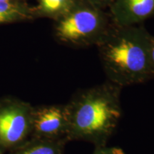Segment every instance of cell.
<instances>
[{"instance_id": "cell-1", "label": "cell", "mask_w": 154, "mask_h": 154, "mask_svg": "<svg viewBox=\"0 0 154 154\" xmlns=\"http://www.w3.org/2000/svg\"><path fill=\"white\" fill-rule=\"evenodd\" d=\"M121 88L107 81L77 91L66 104L68 141L85 140L96 146L106 145L122 115Z\"/></svg>"}, {"instance_id": "cell-2", "label": "cell", "mask_w": 154, "mask_h": 154, "mask_svg": "<svg viewBox=\"0 0 154 154\" xmlns=\"http://www.w3.org/2000/svg\"><path fill=\"white\" fill-rule=\"evenodd\" d=\"M151 36L143 26L113 25L96 45L108 81L123 87L154 76L150 59Z\"/></svg>"}, {"instance_id": "cell-3", "label": "cell", "mask_w": 154, "mask_h": 154, "mask_svg": "<svg viewBox=\"0 0 154 154\" xmlns=\"http://www.w3.org/2000/svg\"><path fill=\"white\" fill-rule=\"evenodd\" d=\"M109 11L79 1L68 14L55 21L54 36L74 48L96 46L113 27Z\"/></svg>"}, {"instance_id": "cell-4", "label": "cell", "mask_w": 154, "mask_h": 154, "mask_svg": "<svg viewBox=\"0 0 154 154\" xmlns=\"http://www.w3.org/2000/svg\"><path fill=\"white\" fill-rule=\"evenodd\" d=\"M33 108L14 96L0 98V154L9 153L31 138Z\"/></svg>"}, {"instance_id": "cell-5", "label": "cell", "mask_w": 154, "mask_h": 154, "mask_svg": "<svg viewBox=\"0 0 154 154\" xmlns=\"http://www.w3.org/2000/svg\"><path fill=\"white\" fill-rule=\"evenodd\" d=\"M68 127L66 104L34 106L31 138L65 140L68 142Z\"/></svg>"}, {"instance_id": "cell-6", "label": "cell", "mask_w": 154, "mask_h": 154, "mask_svg": "<svg viewBox=\"0 0 154 154\" xmlns=\"http://www.w3.org/2000/svg\"><path fill=\"white\" fill-rule=\"evenodd\" d=\"M109 13L116 26H135L154 17V0H113Z\"/></svg>"}, {"instance_id": "cell-7", "label": "cell", "mask_w": 154, "mask_h": 154, "mask_svg": "<svg viewBox=\"0 0 154 154\" xmlns=\"http://www.w3.org/2000/svg\"><path fill=\"white\" fill-rule=\"evenodd\" d=\"M37 18L34 6L26 0H0V24L32 21Z\"/></svg>"}, {"instance_id": "cell-8", "label": "cell", "mask_w": 154, "mask_h": 154, "mask_svg": "<svg viewBox=\"0 0 154 154\" xmlns=\"http://www.w3.org/2000/svg\"><path fill=\"white\" fill-rule=\"evenodd\" d=\"M65 140L30 138L27 141L8 154H63Z\"/></svg>"}, {"instance_id": "cell-9", "label": "cell", "mask_w": 154, "mask_h": 154, "mask_svg": "<svg viewBox=\"0 0 154 154\" xmlns=\"http://www.w3.org/2000/svg\"><path fill=\"white\" fill-rule=\"evenodd\" d=\"M79 1V0H38L37 5L34 7L37 18L45 17L55 22L68 14Z\"/></svg>"}, {"instance_id": "cell-10", "label": "cell", "mask_w": 154, "mask_h": 154, "mask_svg": "<svg viewBox=\"0 0 154 154\" xmlns=\"http://www.w3.org/2000/svg\"><path fill=\"white\" fill-rule=\"evenodd\" d=\"M93 154H126L123 149L118 147H110L106 145L96 146Z\"/></svg>"}, {"instance_id": "cell-11", "label": "cell", "mask_w": 154, "mask_h": 154, "mask_svg": "<svg viewBox=\"0 0 154 154\" xmlns=\"http://www.w3.org/2000/svg\"><path fill=\"white\" fill-rule=\"evenodd\" d=\"M83 2L87 3L88 5L94 6L98 8L106 9H109L110 5L112 4L113 0H80Z\"/></svg>"}, {"instance_id": "cell-12", "label": "cell", "mask_w": 154, "mask_h": 154, "mask_svg": "<svg viewBox=\"0 0 154 154\" xmlns=\"http://www.w3.org/2000/svg\"><path fill=\"white\" fill-rule=\"evenodd\" d=\"M150 59H151V66L154 72V36H151L150 39Z\"/></svg>"}]
</instances>
